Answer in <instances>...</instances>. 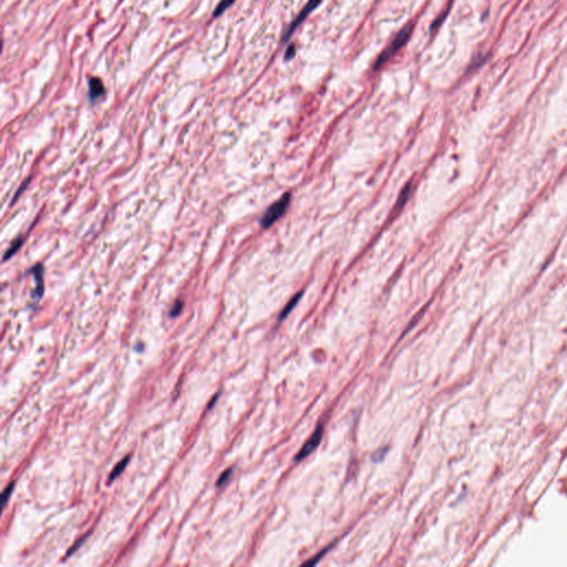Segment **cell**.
<instances>
[{
	"instance_id": "cell-11",
	"label": "cell",
	"mask_w": 567,
	"mask_h": 567,
	"mask_svg": "<svg viewBox=\"0 0 567 567\" xmlns=\"http://www.w3.org/2000/svg\"><path fill=\"white\" fill-rule=\"evenodd\" d=\"M183 306H184V303H183L182 301H176V302L174 303V305L172 306L171 311H170V317H171V318L177 317L178 315L181 314L182 309H183Z\"/></svg>"
},
{
	"instance_id": "cell-4",
	"label": "cell",
	"mask_w": 567,
	"mask_h": 567,
	"mask_svg": "<svg viewBox=\"0 0 567 567\" xmlns=\"http://www.w3.org/2000/svg\"><path fill=\"white\" fill-rule=\"evenodd\" d=\"M322 438H323V425H318L316 431L314 432V434L312 435V438L309 439L305 444H304V447L302 448L301 451H299V453L297 454L295 460L296 461H302L303 459L307 458V456L318 447L320 441H322Z\"/></svg>"
},
{
	"instance_id": "cell-8",
	"label": "cell",
	"mask_w": 567,
	"mask_h": 567,
	"mask_svg": "<svg viewBox=\"0 0 567 567\" xmlns=\"http://www.w3.org/2000/svg\"><path fill=\"white\" fill-rule=\"evenodd\" d=\"M302 296H303V292H301V293L296 294V295H295V296H294V297H293V298L291 299L290 303H288V304H287V305H286V307L282 309V312H281V314H280V316H279V317H278V319H279V320H280V322H281V320L285 319V318H286V317L288 316V314H291V312L293 311V309H294V308H295V306H297V304H298V302H299V301H301Z\"/></svg>"
},
{
	"instance_id": "cell-2",
	"label": "cell",
	"mask_w": 567,
	"mask_h": 567,
	"mask_svg": "<svg viewBox=\"0 0 567 567\" xmlns=\"http://www.w3.org/2000/svg\"><path fill=\"white\" fill-rule=\"evenodd\" d=\"M290 202H291V194L286 193L284 194L277 202L270 205L260 220L262 228H268L275 222H277V220L285 214L288 205H290Z\"/></svg>"
},
{
	"instance_id": "cell-5",
	"label": "cell",
	"mask_w": 567,
	"mask_h": 567,
	"mask_svg": "<svg viewBox=\"0 0 567 567\" xmlns=\"http://www.w3.org/2000/svg\"><path fill=\"white\" fill-rule=\"evenodd\" d=\"M28 274L34 275L36 280V290L33 294L34 299H41L45 292V284H44V267L43 264H37L33 268H30Z\"/></svg>"
},
{
	"instance_id": "cell-9",
	"label": "cell",
	"mask_w": 567,
	"mask_h": 567,
	"mask_svg": "<svg viewBox=\"0 0 567 567\" xmlns=\"http://www.w3.org/2000/svg\"><path fill=\"white\" fill-rule=\"evenodd\" d=\"M24 244V237H17L16 238L12 245H10V247L6 250V253L4 255V261H7L9 258H12V257L17 253L18 249L22 247Z\"/></svg>"
},
{
	"instance_id": "cell-15",
	"label": "cell",
	"mask_w": 567,
	"mask_h": 567,
	"mask_svg": "<svg viewBox=\"0 0 567 567\" xmlns=\"http://www.w3.org/2000/svg\"><path fill=\"white\" fill-rule=\"evenodd\" d=\"M29 181H30V177L28 178V180H26V181L23 183V184H22V186L19 187V190L17 191V193L15 194V196H14V198H13V203H12V204H14L16 201H17V199L20 197V195H22V194L24 193V191L26 190V187H27L28 184H29Z\"/></svg>"
},
{
	"instance_id": "cell-6",
	"label": "cell",
	"mask_w": 567,
	"mask_h": 567,
	"mask_svg": "<svg viewBox=\"0 0 567 567\" xmlns=\"http://www.w3.org/2000/svg\"><path fill=\"white\" fill-rule=\"evenodd\" d=\"M104 94H106V88H104L101 79L98 77L90 78V80H89V99H90V101H96L97 99L101 98Z\"/></svg>"
},
{
	"instance_id": "cell-17",
	"label": "cell",
	"mask_w": 567,
	"mask_h": 567,
	"mask_svg": "<svg viewBox=\"0 0 567 567\" xmlns=\"http://www.w3.org/2000/svg\"><path fill=\"white\" fill-rule=\"evenodd\" d=\"M88 535H89V533H88V534H86V535H85V536H83L82 538L78 539V542H77V543H76L75 545H73V546H72V547H70V549H69V550H68L67 556H69L70 554H73V553H75V552H76V550H77V549L79 548V546H80V545H81V544L83 543V540H85V539L87 538Z\"/></svg>"
},
{
	"instance_id": "cell-16",
	"label": "cell",
	"mask_w": 567,
	"mask_h": 567,
	"mask_svg": "<svg viewBox=\"0 0 567 567\" xmlns=\"http://www.w3.org/2000/svg\"><path fill=\"white\" fill-rule=\"evenodd\" d=\"M296 54V48L294 45L288 46V48L286 50V55H285V60H292L294 57H295Z\"/></svg>"
},
{
	"instance_id": "cell-14",
	"label": "cell",
	"mask_w": 567,
	"mask_h": 567,
	"mask_svg": "<svg viewBox=\"0 0 567 567\" xmlns=\"http://www.w3.org/2000/svg\"><path fill=\"white\" fill-rule=\"evenodd\" d=\"M329 548H330V546H328V547H326L324 550H322V552H320L317 556H314V557H313L311 560L306 561V563H304L303 565H304V566H306V565H307V566H313V565H315V564H317L318 560H319L320 558H322L323 555H325V554H326V553L328 552Z\"/></svg>"
},
{
	"instance_id": "cell-10",
	"label": "cell",
	"mask_w": 567,
	"mask_h": 567,
	"mask_svg": "<svg viewBox=\"0 0 567 567\" xmlns=\"http://www.w3.org/2000/svg\"><path fill=\"white\" fill-rule=\"evenodd\" d=\"M234 3H235V0H222V2H220V3L217 5L216 8H215L214 13H213V17H214V18L219 17V16L222 15V14H224L225 12H226V10H227L230 6H232V5H233Z\"/></svg>"
},
{
	"instance_id": "cell-12",
	"label": "cell",
	"mask_w": 567,
	"mask_h": 567,
	"mask_svg": "<svg viewBox=\"0 0 567 567\" xmlns=\"http://www.w3.org/2000/svg\"><path fill=\"white\" fill-rule=\"evenodd\" d=\"M14 485H15L14 482L10 483V484H8V485L6 486V489H5L4 492H3V494H2V501H3V506H4V507H6V505H7L8 500H9V497H10V494H12V492H13V490H14Z\"/></svg>"
},
{
	"instance_id": "cell-3",
	"label": "cell",
	"mask_w": 567,
	"mask_h": 567,
	"mask_svg": "<svg viewBox=\"0 0 567 567\" xmlns=\"http://www.w3.org/2000/svg\"><path fill=\"white\" fill-rule=\"evenodd\" d=\"M322 2H323V0H308V3L306 4V6L303 8V10H302L301 13H299V15L295 18V20H294V22H292L291 25L288 26V27L286 28L285 33H284V35H282V40H281L282 43H286V41H288V40L291 39V37H292V35H293L294 33H295V30H296V29L299 27V26H301L304 22H305V19L308 17L309 15H311V14L314 12L315 9H316V8L319 6L320 4H322Z\"/></svg>"
},
{
	"instance_id": "cell-7",
	"label": "cell",
	"mask_w": 567,
	"mask_h": 567,
	"mask_svg": "<svg viewBox=\"0 0 567 567\" xmlns=\"http://www.w3.org/2000/svg\"><path fill=\"white\" fill-rule=\"evenodd\" d=\"M129 461H130V456L127 455V456H125V458H123L122 460H121L117 465L114 466L113 471L111 472V474H110V476H109V482L114 481L115 479H117L118 476H120L121 474L123 473L125 468H127L128 464H129Z\"/></svg>"
},
{
	"instance_id": "cell-13",
	"label": "cell",
	"mask_w": 567,
	"mask_h": 567,
	"mask_svg": "<svg viewBox=\"0 0 567 567\" xmlns=\"http://www.w3.org/2000/svg\"><path fill=\"white\" fill-rule=\"evenodd\" d=\"M232 473H233V469H227L226 471H224L223 473L219 475L218 480H217V483H216V485H217L218 487L223 486V485L225 484V483H226V482L229 480V477H230V475H232Z\"/></svg>"
},
{
	"instance_id": "cell-1",
	"label": "cell",
	"mask_w": 567,
	"mask_h": 567,
	"mask_svg": "<svg viewBox=\"0 0 567 567\" xmlns=\"http://www.w3.org/2000/svg\"><path fill=\"white\" fill-rule=\"evenodd\" d=\"M412 30H413V25L409 24L396 36V38L391 41V44L387 47L386 50L382 51V54L377 59L375 64V70H379L392 56H395L397 52L408 43V40L410 39V36L412 34Z\"/></svg>"
}]
</instances>
